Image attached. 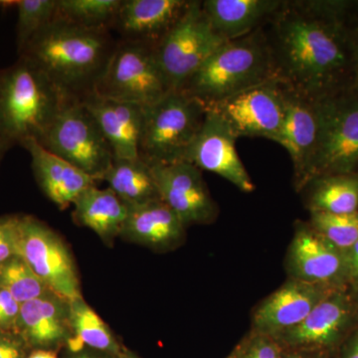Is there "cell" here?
Listing matches in <instances>:
<instances>
[{
	"instance_id": "cell-30",
	"label": "cell",
	"mask_w": 358,
	"mask_h": 358,
	"mask_svg": "<svg viewBox=\"0 0 358 358\" xmlns=\"http://www.w3.org/2000/svg\"><path fill=\"white\" fill-rule=\"evenodd\" d=\"M16 43L18 55L44 27L55 20L57 0H18Z\"/></svg>"
},
{
	"instance_id": "cell-10",
	"label": "cell",
	"mask_w": 358,
	"mask_h": 358,
	"mask_svg": "<svg viewBox=\"0 0 358 358\" xmlns=\"http://www.w3.org/2000/svg\"><path fill=\"white\" fill-rule=\"evenodd\" d=\"M319 140L310 164L308 181L320 176L350 174L358 167V101L317 100Z\"/></svg>"
},
{
	"instance_id": "cell-6",
	"label": "cell",
	"mask_w": 358,
	"mask_h": 358,
	"mask_svg": "<svg viewBox=\"0 0 358 358\" xmlns=\"http://www.w3.org/2000/svg\"><path fill=\"white\" fill-rule=\"evenodd\" d=\"M169 92L155 58V46L120 39L94 94L145 108Z\"/></svg>"
},
{
	"instance_id": "cell-20",
	"label": "cell",
	"mask_w": 358,
	"mask_h": 358,
	"mask_svg": "<svg viewBox=\"0 0 358 358\" xmlns=\"http://www.w3.org/2000/svg\"><path fill=\"white\" fill-rule=\"evenodd\" d=\"M21 147L31 157L33 173L44 194L61 210L74 204L78 197L96 179L67 160L49 152L38 141H26Z\"/></svg>"
},
{
	"instance_id": "cell-1",
	"label": "cell",
	"mask_w": 358,
	"mask_h": 358,
	"mask_svg": "<svg viewBox=\"0 0 358 358\" xmlns=\"http://www.w3.org/2000/svg\"><path fill=\"white\" fill-rule=\"evenodd\" d=\"M274 20L268 41L280 81L312 100L329 96L348 63L345 37L331 11L322 2H282Z\"/></svg>"
},
{
	"instance_id": "cell-27",
	"label": "cell",
	"mask_w": 358,
	"mask_h": 358,
	"mask_svg": "<svg viewBox=\"0 0 358 358\" xmlns=\"http://www.w3.org/2000/svg\"><path fill=\"white\" fill-rule=\"evenodd\" d=\"M310 209L331 214L358 212V176H327L313 193Z\"/></svg>"
},
{
	"instance_id": "cell-4",
	"label": "cell",
	"mask_w": 358,
	"mask_h": 358,
	"mask_svg": "<svg viewBox=\"0 0 358 358\" xmlns=\"http://www.w3.org/2000/svg\"><path fill=\"white\" fill-rule=\"evenodd\" d=\"M279 79L268 38L260 30L221 45L180 90L206 107Z\"/></svg>"
},
{
	"instance_id": "cell-2",
	"label": "cell",
	"mask_w": 358,
	"mask_h": 358,
	"mask_svg": "<svg viewBox=\"0 0 358 358\" xmlns=\"http://www.w3.org/2000/svg\"><path fill=\"white\" fill-rule=\"evenodd\" d=\"M117 42L110 30L91 29L56 18L20 56L32 61L68 101L95 93Z\"/></svg>"
},
{
	"instance_id": "cell-23",
	"label": "cell",
	"mask_w": 358,
	"mask_h": 358,
	"mask_svg": "<svg viewBox=\"0 0 358 358\" xmlns=\"http://www.w3.org/2000/svg\"><path fill=\"white\" fill-rule=\"evenodd\" d=\"M282 4L278 0H206L202 8L213 31L227 42L255 31Z\"/></svg>"
},
{
	"instance_id": "cell-38",
	"label": "cell",
	"mask_w": 358,
	"mask_h": 358,
	"mask_svg": "<svg viewBox=\"0 0 358 358\" xmlns=\"http://www.w3.org/2000/svg\"><path fill=\"white\" fill-rule=\"evenodd\" d=\"M13 143L7 140L3 134L0 133V160H1L3 155H6L7 150H8L9 148L13 147Z\"/></svg>"
},
{
	"instance_id": "cell-26",
	"label": "cell",
	"mask_w": 358,
	"mask_h": 358,
	"mask_svg": "<svg viewBox=\"0 0 358 358\" xmlns=\"http://www.w3.org/2000/svg\"><path fill=\"white\" fill-rule=\"evenodd\" d=\"M70 317L73 336L68 343L71 348L78 350L79 346L86 345L102 352H120L112 331L84 298L70 301Z\"/></svg>"
},
{
	"instance_id": "cell-11",
	"label": "cell",
	"mask_w": 358,
	"mask_h": 358,
	"mask_svg": "<svg viewBox=\"0 0 358 358\" xmlns=\"http://www.w3.org/2000/svg\"><path fill=\"white\" fill-rule=\"evenodd\" d=\"M208 108L223 117L237 138L262 136L273 141L284 119L282 81L271 80Z\"/></svg>"
},
{
	"instance_id": "cell-9",
	"label": "cell",
	"mask_w": 358,
	"mask_h": 358,
	"mask_svg": "<svg viewBox=\"0 0 358 358\" xmlns=\"http://www.w3.org/2000/svg\"><path fill=\"white\" fill-rule=\"evenodd\" d=\"M18 256L54 294L68 301L83 298L72 253L62 238L39 219L21 216Z\"/></svg>"
},
{
	"instance_id": "cell-25",
	"label": "cell",
	"mask_w": 358,
	"mask_h": 358,
	"mask_svg": "<svg viewBox=\"0 0 358 358\" xmlns=\"http://www.w3.org/2000/svg\"><path fill=\"white\" fill-rule=\"evenodd\" d=\"M127 205H138L160 199L152 169L141 157L115 159L100 181Z\"/></svg>"
},
{
	"instance_id": "cell-13",
	"label": "cell",
	"mask_w": 358,
	"mask_h": 358,
	"mask_svg": "<svg viewBox=\"0 0 358 358\" xmlns=\"http://www.w3.org/2000/svg\"><path fill=\"white\" fill-rule=\"evenodd\" d=\"M159 199L178 214L185 226L207 223L215 216V204L201 171L190 162H171L150 166Z\"/></svg>"
},
{
	"instance_id": "cell-14",
	"label": "cell",
	"mask_w": 358,
	"mask_h": 358,
	"mask_svg": "<svg viewBox=\"0 0 358 358\" xmlns=\"http://www.w3.org/2000/svg\"><path fill=\"white\" fill-rule=\"evenodd\" d=\"M285 113L282 126L273 141L289 152L293 162L296 186L308 181L310 164L319 140L317 101L312 100L282 83Z\"/></svg>"
},
{
	"instance_id": "cell-22",
	"label": "cell",
	"mask_w": 358,
	"mask_h": 358,
	"mask_svg": "<svg viewBox=\"0 0 358 358\" xmlns=\"http://www.w3.org/2000/svg\"><path fill=\"white\" fill-rule=\"evenodd\" d=\"M350 315V305L345 296L331 293L301 324L275 338L296 348L329 345L343 333Z\"/></svg>"
},
{
	"instance_id": "cell-21",
	"label": "cell",
	"mask_w": 358,
	"mask_h": 358,
	"mask_svg": "<svg viewBox=\"0 0 358 358\" xmlns=\"http://www.w3.org/2000/svg\"><path fill=\"white\" fill-rule=\"evenodd\" d=\"M121 237L155 249H169L182 241L186 226L162 200L128 205Z\"/></svg>"
},
{
	"instance_id": "cell-17",
	"label": "cell",
	"mask_w": 358,
	"mask_h": 358,
	"mask_svg": "<svg viewBox=\"0 0 358 358\" xmlns=\"http://www.w3.org/2000/svg\"><path fill=\"white\" fill-rule=\"evenodd\" d=\"M109 143L115 159L140 157L143 108L92 94L82 101Z\"/></svg>"
},
{
	"instance_id": "cell-41",
	"label": "cell",
	"mask_w": 358,
	"mask_h": 358,
	"mask_svg": "<svg viewBox=\"0 0 358 358\" xmlns=\"http://www.w3.org/2000/svg\"><path fill=\"white\" fill-rule=\"evenodd\" d=\"M285 358H310V357H307V355H303V353L294 352L291 353L289 355H285Z\"/></svg>"
},
{
	"instance_id": "cell-32",
	"label": "cell",
	"mask_w": 358,
	"mask_h": 358,
	"mask_svg": "<svg viewBox=\"0 0 358 358\" xmlns=\"http://www.w3.org/2000/svg\"><path fill=\"white\" fill-rule=\"evenodd\" d=\"M233 358H285L280 341L274 336L253 331Z\"/></svg>"
},
{
	"instance_id": "cell-43",
	"label": "cell",
	"mask_w": 358,
	"mask_h": 358,
	"mask_svg": "<svg viewBox=\"0 0 358 358\" xmlns=\"http://www.w3.org/2000/svg\"><path fill=\"white\" fill-rule=\"evenodd\" d=\"M122 358H136V357H131V355H124V357Z\"/></svg>"
},
{
	"instance_id": "cell-16",
	"label": "cell",
	"mask_w": 358,
	"mask_h": 358,
	"mask_svg": "<svg viewBox=\"0 0 358 358\" xmlns=\"http://www.w3.org/2000/svg\"><path fill=\"white\" fill-rule=\"evenodd\" d=\"M188 3L185 0H122L112 29L121 35V40L155 47Z\"/></svg>"
},
{
	"instance_id": "cell-34",
	"label": "cell",
	"mask_w": 358,
	"mask_h": 358,
	"mask_svg": "<svg viewBox=\"0 0 358 358\" xmlns=\"http://www.w3.org/2000/svg\"><path fill=\"white\" fill-rule=\"evenodd\" d=\"M20 307L8 292L0 288V331L14 333Z\"/></svg>"
},
{
	"instance_id": "cell-36",
	"label": "cell",
	"mask_w": 358,
	"mask_h": 358,
	"mask_svg": "<svg viewBox=\"0 0 358 358\" xmlns=\"http://www.w3.org/2000/svg\"><path fill=\"white\" fill-rule=\"evenodd\" d=\"M348 251L350 253L346 256L348 271L353 278L358 280V241Z\"/></svg>"
},
{
	"instance_id": "cell-33",
	"label": "cell",
	"mask_w": 358,
	"mask_h": 358,
	"mask_svg": "<svg viewBox=\"0 0 358 358\" xmlns=\"http://www.w3.org/2000/svg\"><path fill=\"white\" fill-rule=\"evenodd\" d=\"M21 215L0 217V264L18 256Z\"/></svg>"
},
{
	"instance_id": "cell-24",
	"label": "cell",
	"mask_w": 358,
	"mask_h": 358,
	"mask_svg": "<svg viewBox=\"0 0 358 358\" xmlns=\"http://www.w3.org/2000/svg\"><path fill=\"white\" fill-rule=\"evenodd\" d=\"M73 205L75 222L94 231L105 243L113 244L115 238L121 236L129 207L109 187L91 186Z\"/></svg>"
},
{
	"instance_id": "cell-19",
	"label": "cell",
	"mask_w": 358,
	"mask_h": 358,
	"mask_svg": "<svg viewBox=\"0 0 358 358\" xmlns=\"http://www.w3.org/2000/svg\"><path fill=\"white\" fill-rule=\"evenodd\" d=\"M313 227L301 224L289 246L288 268L293 278L312 284L326 285L348 268L346 257Z\"/></svg>"
},
{
	"instance_id": "cell-3",
	"label": "cell",
	"mask_w": 358,
	"mask_h": 358,
	"mask_svg": "<svg viewBox=\"0 0 358 358\" xmlns=\"http://www.w3.org/2000/svg\"><path fill=\"white\" fill-rule=\"evenodd\" d=\"M68 102L72 101L24 56L0 69V133L13 145L40 143Z\"/></svg>"
},
{
	"instance_id": "cell-12",
	"label": "cell",
	"mask_w": 358,
	"mask_h": 358,
	"mask_svg": "<svg viewBox=\"0 0 358 358\" xmlns=\"http://www.w3.org/2000/svg\"><path fill=\"white\" fill-rule=\"evenodd\" d=\"M237 136L211 108H207L203 124L185 155V162L225 178L244 192L255 189L236 150Z\"/></svg>"
},
{
	"instance_id": "cell-37",
	"label": "cell",
	"mask_w": 358,
	"mask_h": 358,
	"mask_svg": "<svg viewBox=\"0 0 358 358\" xmlns=\"http://www.w3.org/2000/svg\"><path fill=\"white\" fill-rule=\"evenodd\" d=\"M27 358H57L56 353L48 350H36Z\"/></svg>"
},
{
	"instance_id": "cell-42",
	"label": "cell",
	"mask_w": 358,
	"mask_h": 358,
	"mask_svg": "<svg viewBox=\"0 0 358 358\" xmlns=\"http://www.w3.org/2000/svg\"><path fill=\"white\" fill-rule=\"evenodd\" d=\"M74 358H101V357H94V355H89V353H79V355H78L77 357H75Z\"/></svg>"
},
{
	"instance_id": "cell-7",
	"label": "cell",
	"mask_w": 358,
	"mask_h": 358,
	"mask_svg": "<svg viewBox=\"0 0 358 358\" xmlns=\"http://www.w3.org/2000/svg\"><path fill=\"white\" fill-rule=\"evenodd\" d=\"M225 42L212 29L202 1H189L178 22L155 47L157 64L169 90L180 91Z\"/></svg>"
},
{
	"instance_id": "cell-29",
	"label": "cell",
	"mask_w": 358,
	"mask_h": 358,
	"mask_svg": "<svg viewBox=\"0 0 358 358\" xmlns=\"http://www.w3.org/2000/svg\"><path fill=\"white\" fill-rule=\"evenodd\" d=\"M0 288L20 305L51 292L20 256L0 264Z\"/></svg>"
},
{
	"instance_id": "cell-8",
	"label": "cell",
	"mask_w": 358,
	"mask_h": 358,
	"mask_svg": "<svg viewBox=\"0 0 358 358\" xmlns=\"http://www.w3.org/2000/svg\"><path fill=\"white\" fill-rule=\"evenodd\" d=\"M39 143L98 181L115 159L95 119L77 101L66 103Z\"/></svg>"
},
{
	"instance_id": "cell-5",
	"label": "cell",
	"mask_w": 358,
	"mask_h": 358,
	"mask_svg": "<svg viewBox=\"0 0 358 358\" xmlns=\"http://www.w3.org/2000/svg\"><path fill=\"white\" fill-rule=\"evenodd\" d=\"M206 112L204 103L181 91L169 92L143 108L141 159L150 166L183 160Z\"/></svg>"
},
{
	"instance_id": "cell-40",
	"label": "cell",
	"mask_w": 358,
	"mask_h": 358,
	"mask_svg": "<svg viewBox=\"0 0 358 358\" xmlns=\"http://www.w3.org/2000/svg\"><path fill=\"white\" fill-rule=\"evenodd\" d=\"M353 59H355V66H357L358 70V39L357 43L355 44L352 48Z\"/></svg>"
},
{
	"instance_id": "cell-28",
	"label": "cell",
	"mask_w": 358,
	"mask_h": 358,
	"mask_svg": "<svg viewBox=\"0 0 358 358\" xmlns=\"http://www.w3.org/2000/svg\"><path fill=\"white\" fill-rule=\"evenodd\" d=\"M122 0H57L56 18L91 29L112 30Z\"/></svg>"
},
{
	"instance_id": "cell-44",
	"label": "cell",
	"mask_w": 358,
	"mask_h": 358,
	"mask_svg": "<svg viewBox=\"0 0 358 358\" xmlns=\"http://www.w3.org/2000/svg\"><path fill=\"white\" fill-rule=\"evenodd\" d=\"M228 358H233V355H231V357H228Z\"/></svg>"
},
{
	"instance_id": "cell-15",
	"label": "cell",
	"mask_w": 358,
	"mask_h": 358,
	"mask_svg": "<svg viewBox=\"0 0 358 358\" xmlns=\"http://www.w3.org/2000/svg\"><path fill=\"white\" fill-rule=\"evenodd\" d=\"M329 294L326 285L291 279L257 308L254 331L275 338L301 324Z\"/></svg>"
},
{
	"instance_id": "cell-18",
	"label": "cell",
	"mask_w": 358,
	"mask_h": 358,
	"mask_svg": "<svg viewBox=\"0 0 358 358\" xmlns=\"http://www.w3.org/2000/svg\"><path fill=\"white\" fill-rule=\"evenodd\" d=\"M27 346L45 350L72 338L70 301L53 292L22 303L15 331Z\"/></svg>"
},
{
	"instance_id": "cell-35",
	"label": "cell",
	"mask_w": 358,
	"mask_h": 358,
	"mask_svg": "<svg viewBox=\"0 0 358 358\" xmlns=\"http://www.w3.org/2000/svg\"><path fill=\"white\" fill-rule=\"evenodd\" d=\"M26 348L28 346L18 334L0 331V358H27Z\"/></svg>"
},
{
	"instance_id": "cell-31",
	"label": "cell",
	"mask_w": 358,
	"mask_h": 358,
	"mask_svg": "<svg viewBox=\"0 0 358 358\" xmlns=\"http://www.w3.org/2000/svg\"><path fill=\"white\" fill-rule=\"evenodd\" d=\"M312 227L339 250H350L358 241V212L331 214L312 211Z\"/></svg>"
},
{
	"instance_id": "cell-39",
	"label": "cell",
	"mask_w": 358,
	"mask_h": 358,
	"mask_svg": "<svg viewBox=\"0 0 358 358\" xmlns=\"http://www.w3.org/2000/svg\"><path fill=\"white\" fill-rule=\"evenodd\" d=\"M345 358H358V336L353 341L352 345L350 346Z\"/></svg>"
}]
</instances>
